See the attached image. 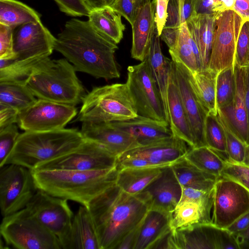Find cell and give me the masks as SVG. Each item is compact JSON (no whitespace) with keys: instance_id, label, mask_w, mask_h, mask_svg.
Returning a JSON list of instances; mask_svg holds the SVG:
<instances>
[{"instance_id":"cell-1","label":"cell","mask_w":249,"mask_h":249,"mask_svg":"<svg viewBox=\"0 0 249 249\" xmlns=\"http://www.w3.org/2000/svg\"><path fill=\"white\" fill-rule=\"evenodd\" d=\"M117 44L97 31L87 21L71 18L55 38L54 50L61 53L75 71L96 78L120 77L115 58Z\"/></svg>"},{"instance_id":"cell-2","label":"cell","mask_w":249,"mask_h":249,"mask_svg":"<svg viewBox=\"0 0 249 249\" xmlns=\"http://www.w3.org/2000/svg\"><path fill=\"white\" fill-rule=\"evenodd\" d=\"M150 207L144 195L127 193L116 184L93 199L88 209L100 249H117L123 240L138 228Z\"/></svg>"},{"instance_id":"cell-3","label":"cell","mask_w":249,"mask_h":249,"mask_svg":"<svg viewBox=\"0 0 249 249\" xmlns=\"http://www.w3.org/2000/svg\"><path fill=\"white\" fill-rule=\"evenodd\" d=\"M38 189L88 208L91 201L116 184L117 166L89 171L31 170Z\"/></svg>"},{"instance_id":"cell-4","label":"cell","mask_w":249,"mask_h":249,"mask_svg":"<svg viewBox=\"0 0 249 249\" xmlns=\"http://www.w3.org/2000/svg\"><path fill=\"white\" fill-rule=\"evenodd\" d=\"M84 140L75 128L24 131L19 134L3 165L16 164L33 170L41 163L75 149Z\"/></svg>"},{"instance_id":"cell-5","label":"cell","mask_w":249,"mask_h":249,"mask_svg":"<svg viewBox=\"0 0 249 249\" xmlns=\"http://www.w3.org/2000/svg\"><path fill=\"white\" fill-rule=\"evenodd\" d=\"M76 71L67 59L48 56L38 65L26 85L37 99L75 106L86 95Z\"/></svg>"},{"instance_id":"cell-6","label":"cell","mask_w":249,"mask_h":249,"mask_svg":"<svg viewBox=\"0 0 249 249\" xmlns=\"http://www.w3.org/2000/svg\"><path fill=\"white\" fill-rule=\"evenodd\" d=\"M82 102L77 118L82 122L123 121L138 115L126 83L95 87Z\"/></svg>"},{"instance_id":"cell-7","label":"cell","mask_w":249,"mask_h":249,"mask_svg":"<svg viewBox=\"0 0 249 249\" xmlns=\"http://www.w3.org/2000/svg\"><path fill=\"white\" fill-rule=\"evenodd\" d=\"M0 233L5 243L18 249H62L59 239L25 208L3 217Z\"/></svg>"},{"instance_id":"cell-8","label":"cell","mask_w":249,"mask_h":249,"mask_svg":"<svg viewBox=\"0 0 249 249\" xmlns=\"http://www.w3.org/2000/svg\"><path fill=\"white\" fill-rule=\"evenodd\" d=\"M38 190L31 170L16 164L0 167L2 216H7L26 208Z\"/></svg>"},{"instance_id":"cell-9","label":"cell","mask_w":249,"mask_h":249,"mask_svg":"<svg viewBox=\"0 0 249 249\" xmlns=\"http://www.w3.org/2000/svg\"><path fill=\"white\" fill-rule=\"evenodd\" d=\"M118 158L101 144L85 139L75 149L37 165L35 170L89 171L113 168Z\"/></svg>"},{"instance_id":"cell-10","label":"cell","mask_w":249,"mask_h":249,"mask_svg":"<svg viewBox=\"0 0 249 249\" xmlns=\"http://www.w3.org/2000/svg\"><path fill=\"white\" fill-rule=\"evenodd\" d=\"M126 83L138 115L168 123L163 104L146 57L140 64L128 67Z\"/></svg>"},{"instance_id":"cell-11","label":"cell","mask_w":249,"mask_h":249,"mask_svg":"<svg viewBox=\"0 0 249 249\" xmlns=\"http://www.w3.org/2000/svg\"><path fill=\"white\" fill-rule=\"evenodd\" d=\"M243 20L231 10L214 14V30L208 69L217 73L234 67L236 42Z\"/></svg>"},{"instance_id":"cell-12","label":"cell","mask_w":249,"mask_h":249,"mask_svg":"<svg viewBox=\"0 0 249 249\" xmlns=\"http://www.w3.org/2000/svg\"><path fill=\"white\" fill-rule=\"evenodd\" d=\"M249 211V192L232 180L219 177L213 189L212 223L226 229Z\"/></svg>"},{"instance_id":"cell-13","label":"cell","mask_w":249,"mask_h":249,"mask_svg":"<svg viewBox=\"0 0 249 249\" xmlns=\"http://www.w3.org/2000/svg\"><path fill=\"white\" fill-rule=\"evenodd\" d=\"M77 113L75 106L37 99L19 112L17 124L24 131H47L64 128Z\"/></svg>"},{"instance_id":"cell-14","label":"cell","mask_w":249,"mask_h":249,"mask_svg":"<svg viewBox=\"0 0 249 249\" xmlns=\"http://www.w3.org/2000/svg\"><path fill=\"white\" fill-rule=\"evenodd\" d=\"M26 208L45 228L57 237L62 246L74 214L68 200L38 189Z\"/></svg>"},{"instance_id":"cell-15","label":"cell","mask_w":249,"mask_h":249,"mask_svg":"<svg viewBox=\"0 0 249 249\" xmlns=\"http://www.w3.org/2000/svg\"><path fill=\"white\" fill-rule=\"evenodd\" d=\"M54 37L41 21L17 26L13 30L16 60L49 56L54 50Z\"/></svg>"},{"instance_id":"cell-16","label":"cell","mask_w":249,"mask_h":249,"mask_svg":"<svg viewBox=\"0 0 249 249\" xmlns=\"http://www.w3.org/2000/svg\"><path fill=\"white\" fill-rule=\"evenodd\" d=\"M191 148L185 142L173 135L160 142L129 150L118 157V160L138 157L162 167L171 165L184 157Z\"/></svg>"},{"instance_id":"cell-17","label":"cell","mask_w":249,"mask_h":249,"mask_svg":"<svg viewBox=\"0 0 249 249\" xmlns=\"http://www.w3.org/2000/svg\"><path fill=\"white\" fill-rule=\"evenodd\" d=\"M172 60L174 63L178 86L195 140L196 147L206 146L204 126L208 113L198 100L191 87L188 77V69L181 63Z\"/></svg>"},{"instance_id":"cell-18","label":"cell","mask_w":249,"mask_h":249,"mask_svg":"<svg viewBox=\"0 0 249 249\" xmlns=\"http://www.w3.org/2000/svg\"><path fill=\"white\" fill-rule=\"evenodd\" d=\"M150 208L172 213L180 200L182 187L171 166L164 167L160 174L141 192Z\"/></svg>"},{"instance_id":"cell-19","label":"cell","mask_w":249,"mask_h":249,"mask_svg":"<svg viewBox=\"0 0 249 249\" xmlns=\"http://www.w3.org/2000/svg\"><path fill=\"white\" fill-rule=\"evenodd\" d=\"M82 123L80 132L84 139L101 144L117 158L140 146L132 135L115 127L110 122Z\"/></svg>"},{"instance_id":"cell-20","label":"cell","mask_w":249,"mask_h":249,"mask_svg":"<svg viewBox=\"0 0 249 249\" xmlns=\"http://www.w3.org/2000/svg\"><path fill=\"white\" fill-rule=\"evenodd\" d=\"M234 70L236 79L234 99L227 106L217 109V113L236 137L248 146L249 129L244 99V67L234 64Z\"/></svg>"},{"instance_id":"cell-21","label":"cell","mask_w":249,"mask_h":249,"mask_svg":"<svg viewBox=\"0 0 249 249\" xmlns=\"http://www.w3.org/2000/svg\"><path fill=\"white\" fill-rule=\"evenodd\" d=\"M218 228L212 223H196L172 230L168 249H216Z\"/></svg>"},{"instance_id":"cell-22","label":"cell","mask_w":249,"mask_h":249,"mask_svg":"<svg viewBox=\"0 0 249 249\" xmlns=\"http://www.w3.org/2000/svg\"><path fill=\"white\" fill-rule=\"evenodd\" d=\"M167 103L169 125L173 135L185 142L191 148H195V140L178 86L173 60L169 72Z\"/></svg>"},{"instance_id":"cell-23","label":"cell","mask_w":249,"mask_h":249,"mask_svg":"<svg viewBox=\"0 0 249 249\" xmlns=\"http://www.w3.org/2000/svg\"><path fill=\"white\" fill-rule=\"evenodd\" d=\"M110 123L115 127L132 135L140 146L160 142L173 136L167 122L139 115L129 120Z\"/></svg>"},{"instance_id":"cell-24","label":"cell","mask_w":249,"mask_h":249,"mask_svg":"<svg viewBox=\"0 0 249 249\" xmlns=\"http://www.w3.org/2000/svg\"><path fill=\"white\" fill-rule=\"evenodd\" d=\"M62 249H100L94 226L88 209L83 205L74 214Z\"/></svg>"},{"instance_id":"cell-25","label":"cell","mask_w":249,"mask_h":249,"mask_svg":"<svg viewBox=\"0 0 249 249\" xmlns=\"http://www.w3.org/2000/svg\"><path fill=\"white\" fill-rule=\"evenodd\" d=\"M155 0L145 5L140 11L132 26L131 57L143 61L156 30L155 19Z\"/></svg>"},{"instance_id":"cell-26","label":"cell","mask_w":249,"mask_h":249,"mask_svg":"<svg viewBox=\"0 0 249 249\" xmlns=\"http://www.w3.org/2000/svg\"><path fill=\"white\" fill-rule=\"evenodd\" d=\"M172 213L150 209L140 225L134 249H153L172 229Z\"/></svg>"},{"instance_id":"cell-27","label":"cell","mask_w":249,"mask_h":249,"mask_svg":"<svg viewBox=\"0 0 249 249\" xmlns=\"http://www.w3.org/2000/svg\"><path fill=\"white\" fill-rule=\"evenodd\" d=\"M160 40L156 29L146 57L163 104L167 121L169 124L167 93L171 60L163 54Z\"/></svg>"},{"instance_id":"cell-28","label":"cell","mask_w":249,"mask_h":249,"mask_svg":"<svg viewBox=\"0 0 249 249\" xmlns=\"http://www.w3.org/2000/svg\"><path fill=\"white\" fill-rule=\"evenodd\" d=\"M199 51L202 69L208 66L214 30V15H195L186 21Z\"/></svg>"},{"instance_id":"cell-29","label":"cell","mask_w":249,"mask_h":249,"mask_svg":"<svg viewBox=\"0 0 249 249\" xmlns=\"http://www.w3.org/2000/svg\"><path fill=\"white\" fill-rule=\"evenodd\" d=\"M191 87L198 100L208 113H217L216 81L217 73L208 68L188 71Z\"/></svg>"},{"instance_id":"cell-30","label":"cell","mask_w":249,"mask_h":249,"mask_svg":"<svg viewBox=\"0 0 249 249\" xmlns=\"http://www.w3.org/2000/svg\"><path fill=\"white\" fill-rule=\"evenodd\" d=\"M122 16L109 6L92 9L88 21L100 33L116 44L123 37L125 25Z\"/></svg>"},{"instance_id":"cell-31","label":"cell","mask_w":249,"mask_h":249,"mask_svg":"<svg viewBox=\"0 0 249 249\" xmlns=\"http://www.w3.org/2000/svg\"><path fill=\"white\" fill-rule=\"evenodd\" d=\"M181 186L211 191L218 178L192 164L185 157L171 165Z\"/></svg>"},{"instance_id":"cell-32","label":"cell","mask_w":249,"mask_h":249,"mask_svg":"<svg viewBox=\"0 0 249 249\" xmlns=\"http://www.w3.org/2000/svg\"><path fill=\"white\" fill-rule=\"evenodd\" d=\"M172 59L181 63L191 72L202 69L198 47L191 36L187 23L180 26L177 44L172 50H169Z\"/></svg>"},{"instance_id":"cell-33","label":"cell","mask_w":249,"mask_h":249,"mask_svg":"<svg viewBox=\"0 0 249 249\" xmlns=\"http://www.w3.org/2000/svg\"><path fill=\"white\" fill-rule=\"evenodd\" d=\"M163 167L119 169L116 184L127 193L138 194L159 176Z\"/></svg>"},{"instance_id":"cell-34","label":"cell","mask_w":249,"mask_h":249,"mask_svg":"<svg viewBox=\"0 0 249 249\" xmlns=\"http://www.w3.org/2000/svg\"><path fill=\"white\" fill-rule=\"evenodd\" d=\"M40 20V15L17 0H0V23L15 28Z\"/></svg>"},{"instance_id":"cell-35","label":"cell","mask_w":249,"mask_h":249,"mask_svg":"<svg viewBox=\"0 0 249 249\" xmlns=\"http://www.w3.org/2000/svg\"><path fill=\"white\" fill-rule=\"evenodd\" d=\"M212 217L198 203L190 200L179 201L172 213V230L196 223H212Z\"/></svg>"},{"instance_id":"cell-36","label":"cell","mask_w":249,"mask_h":249,"mask_svg":"<svg viewBox=\"0 0 249 249\" xmlns=\"http://www.w3.org/2000/svg\"><path fill=\"white\" fill-rule=\"evenodd\" d=\"M48 56L25 60L0 59V82H14L26 85L38 65Z\"/></svg>"},{"instance_id":"cell-37","label":"cell","mask_w":249,"mask_h":249,"mask_svg":"<svg viewBox=\"0 0 249 249\" xmlns=\"http://www.w3.org/2000/svg\"><path fill=\"white\" fill-rule=\"evenodd\" d=\"M185 157L201 170L217 178L221 177L226 164L219 153L207 146L191 148Z\"/></svg>"},{"instance_id":"cell-38","label":"cell","mask_w":249,"mask_h":249,"mask_svg":"<svg viewBox=\"0 0 249 249\" xmlns=\"http://www.w3.org/2000/svg\"><path fill=\"white\" fill-rule=\"evenodd\" d=\"M36 97L25 84L0 82V104L19 111L28 107L36 100Z\"/></svg>"},{"instance_id":"cell-39","label":"cell","mask_w":249,"mask_h":249,"mask_svg":"<svg viewBox=\"0 0 249 249\" xmlns=\"http://www.w3.org/2000/svg\"><path fill=\"white\" fill-rule=\"evenodd\" d=\"M204 135L206 146L227 159L225 132L217 113L207 114Z\"/></svg>"},{"instance_id":"cell-40","label":"cell","mask_w":249,"mask_h":249,"mask_svg":"<svg viewBox=\"0 0 249 249\" xmlns=\"http://www.w3.org/2000/svg\"><path fill=\"white\" fill-rule=\"evenodd\" d=\"M236 91L234 67L224 69L217 73L216 100L217 109L224 107L233 101Z\"/></svg>"},{"instance_id":"cell-41","label":"cell","mask_w":249,"mask_h":249,"mask_svg":"<svg viewBox=\"0 0 249 249\" xmlns=\"http://www.w3.org/2000/svg\"><path fill=\"white\" fill-rule=\"evenodd\" d=\"M217 115L223 125L226 135L227 156L226 160L231 162L244 164L247 146L231 131L218 113Z\"/></svg>"},{"instance_id":"cell-42","label":"cell","mask_w":249,"mask_h":249,"mask_svg":"<svg viewBox=\"0 0 249 249\" xmlns=\"http://www.w3.org/2000/svg\"><path fill=\"white\" fill-rule=\"evenodd\" d=\"M152 0H114L110 6L132 25L141 9Z\"/></svg>"},{"instance_id":"cell-43","label":"cell","mask_w":249,"mask_h":249,"mask_svg":"<svg viewBox=\"0 0 249 249\" xmlns=\"http://www.w3.org/2000/svg\"><path fill=\"white\" fill-rule=\"evenodd\" d=\"M234 64L244 67L249 64V21H244L237 38Z\"/></svg>"},{"instance_id":"cell-44","label":"cell","mask_w":249,"mask_h":249,"mask_svg":"<svg viewBox=\"0 0 249 249\" xmlns=\"http://www.w3.org/2000/svg\"><path fill=\"white\" fill-rule=\"evenodd\" d=\"M181 187L182 194L180 201L190 200L198 203L212 217L213 190L211 191H204L190 187Z\"/></svg>"},{"instance_id":"cell-45","label":"cell","mask_w":249,"mask_h":249,"mask_svg":"<svg viewBox=\"0 0 249 249\" xmlns=\"http://www.w3.org/2000/svg\"><path fill=\"white\" fill-rule=\"evenodd\" d=\"M225 160L226 164L220 177L237 182L249 192V166Z\"/></svg>"},{"instance_id":"cell-46","label":"cell","mask_w":249,"mask_h":249,"mask_svg":"<svg viewBox=\"0 0 249 249\" xmlns=\"http://www.w3.org/2000/svg\"><path fill=\"white\" fill-rule=\"evenodd\" d=\"M19 135L16 124L0 129V167L12 150Z\"/></svg>"},{"instance_id":"cell-47","label":"cell","mask_w":249,"mask_h":249,"mask_svg":"<svg viewBox=\"0 0 249 249\" xmlns=\"http://www.w3.org/2000/svg\"><path fill=\"white\" fill-rule=\"evenodd\" d=\"M13 30L12 27L0 23V59L13 60L16 58Z\"/></svg>"},{"instance_id":"cell-48","label":"cell","mask_w":249,"mask_h":249,"mask_svg":"<svg viewBox=\"0 0 249 249\" xmlns=\"http://www.w3.org/2000/svg\"><path fill=\"white\" fill-rule=\"evenodd\" d=\"M60 10L73 17H88L90 9L84 0H53Z\"/></svg>"},{"instance_id":"cell-49","label":"cell","mask_w":249,"mask_h":249,"mask_svg":"<svg viewBox=\"0 0 249 249\" xmlns=\"http://www.w3.org/2000/svg\"><path fill=\"white\" fill-rule=\"evenodd\" d=\"M167 12V17L164 27L178 28L184 23L181 0H169Z\"/></svg>"},{"instance_id":"cell-50","label":"cell","mask_w":249,"mask_h":249,"mask_svg":"<svg viewBox=\"0 0 249 249\" xmlns=\"http://www.w3.org/2000/svg\"><path fill=\"white\" fill-rule=\"evenodd\" d=\"M216 249H239L233 234L226 229L218 228Z\"/></svg>"},{"instance_id":"cell-51","label":"cell","mask_w":249,"mask_h":249,"mask_svg":"<svg viewBox=\"0 0 249 249\" xmlns=\"http://www.w3.org/2000/svg\"><path fill=\"white\" fill-rule=\"evenodd\" d=\"M169 0H155V19L159 36L164 27L167 17V6Z\"/></svg>"},{"instance_id":"cell-52","label":"cell","mask_w":249,"mask_h":249,"mask_svg":"<svg viewBox=\"0 0 249 249\" xmlns=\"http://www.w3.org/2000/svg\"><path fill=\"white\" fill-rule=\"evenodd\" d=\"M19 111L10 106L0 104V129L17 123Z\"/></svg>"},{"instance_id":"cell-53","label":"cell","mask_w":249,"mask_h":249,"mask_svg":"<svg viewBox=\"0 0 249 249\" xmlns=\"http://www.w3.org/2000/svg\"><path fill=\"white\" fill-rule=\"evenodd\" d=\"M179 29L180 27L163 28L160 36V38L166 43L169 50H172L175 47L179 36Z\"/></svg>"},{"instance_id":"cell-54","label":"cell","mask_w":249,"mask_h":249,"mask_svg":"<svg viewBox=\"0 0 249 249\" xmlns=\"http://www.w3.org/2000/svg\"><path fill=\"white\" fill-rule=\"evenodd\" d=\"M249 226V211L242 215L229 226L227 229L232 234L241 231Z\"/></svg>"},{"instance_id":"cell-55","label":"cell","mask_w":249,"mask_h":249,"mask_svg":"<svg viewBox=\"0 0 249 249\" xmlns=\"http://www.w3.org/2000/svg\"><path fill=\"white\" fill-rule=\"evenodd\" d=\"M231 10L238 14L243 21H249V0H235Z\"/></svg>"},{"instance_id":"cell-56","label":"cell","mask_w":249,"mask_h":249,"mask_svg":"<svg viewBox=\"0 0 249 249\" xmlns=\"http://www.w3.org/2000/svg\"><path fill=\"white\" fill-rule=\"evenodd\" d=\"M196 15H214L212 10V0H193Z\"/></svg>"},{"instance_id":"cell-57","label":"cell","mask_w":249,"mask_h":249,"mask_svg":"<svg viewBox=\"0 0 249 249\" xmlns=\"http://www.w3.org/2000/svg\"><path fill=\"white\" fill-rule=\"evenodd\" d=\"M139 226L130 232L123 240L117 249H134L137 239Z\"/></svg>"},{"instance_id":"cell-58","label":"cell","mask_w":249,"mask_h":249,"mask_svg":"<svg viewBox=\"0 0 249 249\" xmlns=\"http://www.w3.org/2000/svg\"><path fill=\"white\" fill-rule=\"evenodd\" d=\"M235 0H212V10L214 14L231 10Z\"/></svg>"},{"instance_id":"cell-59","label":"cell","mask_w":249,"mask_h":249,"mask_svg":"<svg viewBox=\"0 0 249 249\" xmlns=\"http://www.w3.org/2000/svg\"><path fill=\"white\" fill-rule=\"evenodd\" d=\"M244 99L247 112L249 145V64L244 67Z\"/></svg>"},{"instance_id":"cell-60","label":"cell","mask_w":249,"mask_h":249,"mask_svg":"<svg viewBox=\"0 0 249 249\" xmlns=\"http://www.w3.org/2000/svg\"><path fill=\"white\" fill-rule=\"evenodd\" d=\"M239 249H249V226L245 230L233 234Z\"/></svg>"},{"instance_id":"cell-61","label":"cell","mask_w":249,"mask_h":249,"mask_svg":"<svg viewBox=\"0 0 249 249\" xmlns=\"http://www.w3.org/2000/svg\"><path fill=\"white\" fill-rule=\"evenodd\" d=\"M114 0H84L90 10L110 6Z\"/></svg>"},{"instance_id":"cell-62","label":"cell","mask_w":249,"mask_h":249,"mask_svg":"<svg viewBox=\"0 0 249 249\" xmlns=\"http://www.w3.org/2000/svg\"><path fill=\"white\" fill-rule=\"evenodd\" d=\"M244 164L249 166V145L247 146Z\"/></svg>"}]
</instances>
